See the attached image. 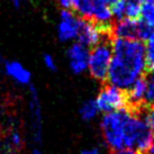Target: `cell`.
<instances>
[{"mask_svg": "<svg viewBox=\"0 0 154 154\" xmlns=\"http://www.w3.org/2000/svg\"><path fill=\"white\" fill-rule=\"evenodd\" d=\"M146 79V94H145V103L149 106L154 105V70L147 71L144 73Z\"/></svg>", "mask_w": 154, "mask_h": 154, "instance_id": "9a60e30c", "label": "cell"}, {"mask_svg": "<svg viewBox=\"0 0 154 154\" xmlns=\"http://www.w3.org/2000/svg\"><path fill=\"white\" fill-rule=\"evenodd\" d=\"M23 1H25V0H11V2L14 4V6L16 7V8H18L20 5H22Z\"/></svg>", "mask_w": 154, "mask_h": 154, "instance_id": "d4e9b609", "label": "cell"}, {"mask_svg": "<svg viewBox=\"0 0 154 154\" xmlns=\"http://www.w3.org/2000/svg\"><path fill=\"white\" fill-rule=\"evenodd\" d=\"M55 1L61 8L66 9V10H71L73 8V4H74V0H55Z\"/></svg>", "mask_w": 154, "mask_h": 154, "instance_id": "44dd1931", "label": "cell"}, {"mask_svg": "<svg viewBox=\"0 0 154 154\" xmlns=\"http://www.w3.org/2000/svg\"><path fill=\"white\" fill-rule=\"evenodd\" d=\"M94 0H74L72 11L83 19H91Z\"/></svg>", "mask_w": 154, "mask_h": 154, "instance_id": "7c38bea8", "label": "cell"}, {"mask_svg": "<svg viewBox=\"0 0 154 154\" xmlns=\"http://www.w3.org/2000/svg\"><path fill=\"white\" fill-rule=\"evenodd\" d=\"M0 81H1V79H0Z\"/></svg>", "mask_w": 154, "mask_h": 154, "instance_id": "4316f807", "label": "cell"}, {"mask_svg": "<svg viewBox=\"0 0 154 154\" xmlns=\"http://www.w3.org/2000/svg\"><path fill=\"white\" fill-rule=\"evenodd\" d=\"M110 154H143L140 151L135 150V149H129V147H125V149H120V150H110Z\"/></svg>", "mask_w": 154, "mask_h": 154, "instance_id": "ffe728a7", "label": "cell"}, {"mask_svg": "<svg viewBox=\"0 0 154 154\" xmlns=\"http://www.w3.org/2000/svg\"><path fill=\"white\" fill-rule=\"evenodd\" d=\"M142 4H149V2H154V0H138Z\"/></svg>", "mask_w": 154, "mask_h": 154, "instance_id": "484cf974", "label": "cell"}, {"mask_svg": "<svg viewBox=\"0 0 154 154\" xmlns=\"http://www.w3.org/2000/svg\"><path fill=\"white\" fill-rule=\"evenodd\" d=\"M96 103L99 110L103 112L120 110L127 107V94L126 90L119 89L110 85L109 82H103L101 89L99 91Z\"/></svg>", "mask_w": 154, "mask_h": 154, "instance_id": "5b68a950", "label": "cell"}, {"mask_svg": "<svg viewBox=\"0 0 154 154\" xmlns=\"http://www.w3.org/2000/svg\"><path fill=\"white\" fill-rule=\"evenodd\" d=\"M28 117H29V146L42 147L43 144V114L38 91L34 86L28 87Z\"/></svg>", "mask_w": 154, "mask_h": 154, "instance_id": "277c9868", "label": "cell"}, {"mask_svg": "<svg viewBox=\"0 0 154 154\" xmlns=\"http://www.w3.org/2000/svg\"><path fill=\"white\" fill-rule=\"evenodd\" d=\"M144 71L145 45L138 39H112V57L107 75L109 83L127 90Z\"/></svg>", "mask_w": 154, "mask_h": 154, "instance_id": "6da1fadb", "label": "cell"}, {"mask_svg": "<svg viewBox=\"0 0 154 154\" xmlns=\"http://www.w3.org/2000/svg\"><path fill=\"white\" fill-rule=\"evenodd\" d=\"M100 1H103V4L107 5L108 7H109V6H111V7H112V6H114L115 4H117L119 0H100Z\"/></svg>", "mask_w": 154, "mask_h": 154, "instance_id": "603a6c76", "label": "cell"}, {"mask_svg": "<svg viewBox=\"0 0 154 154\" xmlns=\"http://www.w3.org/2000/svg\"><path fill=\"white\" fill-rule=\"evenodd\" d=\"M111 35L114 38L138 39V20L128 18L115 20L111 27Z\"/></svg>", "mask_w": 154, "mask_h": 154, "instance_id": "30bf717a", "label": "cell"}, {"mask_svg": "<svg viewBox=\"0 0 154 154\" xmlns=\"http://www.w3.org/2000/svg\"><path fill=\"white\" fill-rule=\"evenodd\" d=\"M66 57L69 61V69L73 74H81L88 69L89 50L82 44H71L66 50Z\"/></svg>", "mask_w": 154, "mask_h": 154, "instance_id": "52a82bcc", "label": "cell"}, {"mask_svg": "<svg viewBox=\"0 0 154 154\" xmlns=\"http://www.w3.org/2000/svg\"><path fill=\"white\" fill-rule=\"evenodd\" d=\"M98 111L99 109L97 103H96V100L89 99V100H86L85 103H82L81 107L79 109V114H80V117H81L82 120L90 122L97 116Z\"/></svg>", "mask_w": 154, "mask_h": 154, "instance_id": "4fadbf2b", "label": "cell"}, {"mask_svg": "<svg viewBox=\"0 0 154 154\" xmlns=\"http://www.w3.org/2000/svg\"><path fill=\"white\" fill-rule=\"evenodd\" d=\"M25 145L24 136L18 129H11L0 141V152L2 154H17L23 150Z\"/></svg>", "mask_w": 154, "mask_h": 154, "instance_id": "8fae6325", "label": "cell"}, {"mask_svg": "<svg viewBox=\"0 0 154 154\" xmlns=\"http://www.w3.org/2000/svg\"><path fill=\"white\" fill-rule=\"evenodd\" d=\"M140 16L142 17V22L154 26V2L142 4Z\"/></svg>", "mask_w": 154, "mask_h": 154, "instance_id": "2e32d148", "label": "cell"}, {"mask_svg": "<svg viewBox=\"0 0 154 154\" xmlns=\"http://www.w3.org/2000/svg\"><path fill=\"white\" fill-rule=\"evenodd\" d=\"M124 1V16L128 19L137 20L141 15V2L138 0H123Z\"/></svg>", "mask_w": 154, "mask_h": 154, "instance_id": "5bb4252c", "label": "cell"}, {"mask_svg": "<svg viewBox=\"0 0 154 154\" xmlns=\"http://www.w3.org/2000/svg\"><path fill=\"white\" fill-rule=\"evenodd\" d=\"M43 64L51 72L57 71V63H56L55 57L50 53H44L43 54Z\"/></svg>", "mask_w": 154, "mask_h": 154, "instance_id": "ac0fdd59", "label": "cell"}, {"mask_svg": "<svg viewBox=\"0 0 154 154\" xmlns=\"http://www.w3.org/2000/svg\"><path fill=\"white\" fill-rule=\"evenodd\" d=\"M79 24H80L79 16H77L72 10L62 9L56 27V34L59 41L62 43H68L77 39Z\"/></svg>", "mask_w": 154, "mask_h": 154, "instance_id": "8992f818", "label": "cell"}, {"mask_svg": "<svg viewBox=\"0 0 154 154\" xmlns=\"http://www.w3.org/2000/svg\"><path fill=\"white\" fill-rule=\"evenodd\" d=\"M112 35L107 34L97 45L91 47L88 57V70L94 80L106 82L112 57Z\"/></svg>", "mask_w": 154, "mask_h": 154, "instance_id": "7a4b0ae2", "label": "cell"}, {"mask_svg": "<svg viewBox=\"0 0 154 154\" xmlns=\"http://www.w3.org/2000/svg\"><path fill=\"white\" fill-rule=\"evenodd\" d=\"M128 116L127 108L107 112L101 120L103 141L110 150L125 149V123Z\"/></svg>", "mask_w": 154, "mask_h": 154, "instance_id": "3957f363", "label": "cell"}, {"mask_svg": "<svg viewBox=\"0 0 154 154\" xmlns=\"http://www.w3.org/2000/svg\"><path fill=\"white\" fill-rule=\"evenodd\" d=\"M111 34L110 32H101L91 20L80 18L79 32H78L77 41L86 47H94L103 39L105 35Z\"/></svg>", "mask_w": 154, "mask_h": 154, "instance_id": "ba28073f", "label": "cell"}, {"mask_svg": "<svg viewBox=\"0 0 154 154\" xmlns=\"http://www.w3.org/2000/svg\"><path fill=\"white\" fill-rule=\"evenodd\" d=\"M145 154H154V136H153L152 142H151L150 147H149V150H147V152H146Z\"/></svg>", "mask_w": 154, "mask_h": 154, "instance_id": "cb8c5ba5", "label": "cell"}, {"mask_svg": "<svg viewBox=\"0 0 154 154\" xmlns=\"http://www.w3.org/2000/svg\"><path fill=\"white\" fill-rule=\"evenodd\" d=\"M80 154H101L98 149H87V150H82Z\"/></svg>", "mask_w": 154, "mask_h": 154, "instance_id": "7402d4cb", "label": "cell"}, {"mask_svg": "<svg viewBox=\"0 0 154 154\" xmlns=\"http://www.w3.org/2000/svg\"><path fill=\"white\" fill-rule=\"evenodd\" d=\"M4 72L7 77L20 87L32 86V72L22 62L17 60H9L4 63Z\"/></svg>", "mask_w": 154, "mask_h": 154, "instance_id": "9c48e42d", "label": "cell"}, {"mask_svg": "<svg viewBox=\"0 0 154 154\" xmlns=\"http://www.w3.org/2000/svg\"><path fill=\"white\" fill-rule=\"evenodd\" d=\"M145 68L147 71L154 70V38L146 42L145 45Z\"/></svg>", "mask_w": 154, "mask_h": 154, "instance_id": "e0dca14e", "label": "cell"}, {"mask_svg": "<svg viewBox=\"0 0 154 154\" xmlns=\"http://www.w3.org/2000/svg\"><path fill=\"white\" fill-rule=\"evenodd\" d=\"M145 115H146L147 123H149L150 127L152 128V131L154 132V105L153 106H149V105H147Z\"/></svg>", "mask_w": 154, "mask_h": 154, "instance_id": "d6986e66", "label": "cell"}]
</instances>
